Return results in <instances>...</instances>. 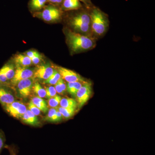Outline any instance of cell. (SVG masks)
I'll use <instances>...</instances> for the list:
<instances>
[{"mask_svg": "<svg viewBox=\"0 0 155 155\" xmlns=\"http://www.w3.org/2000/svg\"><path fill=\"white\" fill-rule=\"evenodd\" d=\"M63 17L68 25L67 28L76 33L93 37L90 17L85 6L76 11L64 12Z\"/></svg>", "mask_w": 155, "mask_h": 155, "instance_id": "6da1fadb", "label": "cell"}, {"mask_svg": "<svg viewBox=\"0 0 155 155\" xmlns=\"http://www.w3.org/2000/svg\"><path fill=\"white\" fill-rule=\"evenodd\" d=\"M66 43L72 54L88 51L96 46V39L76 33L67 28L64 29Z\"/></svg>", "mask_w": 155, "mask_h": 155, "instance_id": "7a4b0ae2", "label": "cell"}, {"mask_svg": "<svg viewBox=\"0 0 155 155\" xmlns=\"http://www.w3.org/2000/svg\"><path fill=\"white\" fill-rule=\"evenodd\" d=\"M91 19L92 35L96 39L102 37L107 31L110 25L108 16L94 5L88 9Z\"/></svg>", "mask_w": 155, "mask_h": 155, "instance_id": "3957f363", "label": "cell"}, {"mask_svg": "<svg viewBox=\"0 0 155 155\" xmlns=\"http://www.w3.org/2000/svg\"><path fill=\"white\" fill-rule=\"evenodd\" d=\"M64 13L61 7L49 4L45 6L41 11L33 14V16L45 22L54 23L62 20Z\"/></svg>", "mask_w": 155, "mask_h": 155, "instance_id": "277c9868", "label": "cell"}, {"mask_svg": "<svg viewBox=\"0 0 155 155\" xmlns=\"http://www.w3.org/2000/svg\"><path fill=\"white\" fill-rule=\"evenodd\" d=\"M91 93V84L85 81L78 90L75 97L79 107H82L88 101Z\"/></svg>", "mask_w": 155, "mask_h": 155, "instance_id": "5b68a950", "label": "cell"}, {"mask_svg": "<svg viewBox=\"0 0 155 155\" xmlns=\"http://www.w3.org/2000/svg\"><path fill=\"white\" fill-rule=\"evenodd\" d=\"M5 110L14 118H21L27 110L26 106L19 101H14L9 104L3 106Z\"/></svg>", "mask_w": 155, "mask_h": 155, "instance_id": "8992f818", "label": "cell"}, {"mask_svg": "<svg viewBox=\"0 0 155 155\" xmlns=\"http://www.w3.org/2000/svg\"><path fill=\"white\" fill-rule=\"evenodd\" d=\"M55 69L60 73L61 78L67 83L75 81H84L85 80L78 73L64 67L55 66Z\"/></svg>", "mask_w": 155, "mask_h": 155, "instance_id": "52a82bcc", "label": "cell"}, {"mask_svg": "<svg viewBox=\"0 0 155 155\" xmlns=\"http://www.w3.org/2000/svg\"><path fill=\"white\" fill-rule=\"evenodd\" d=\"M33 75L34 70L32 69H28L27 67H17L14 77L11 80V84L17 85L20 81L32 78Z\"/></svg>", "mask_w": 155, "mask_h": 155, "instance_id": "ba28073f", "label": "cell"}, {"mask_svg": "<svg viewBox=\"0 0 155 155\" xmlns=\"http://www.w3.org/2000/svg\"><path fill=\"white\" fill-rule=\"evenodd\" d=\"M33 84L32 78L23 79L17 84L18 92L21 96L26 98L30 95L32 91Z\"/></svg>", "mask_w": 155, "mask_h": 155, "instance_id": "9c48e42d", "label": "cell"}, {"mask_svg": "<svg viewBox=\"0 0 155 155\" xmlns=\"http://www.w3.org/2000/svg\"><path fill=\"white\" fill-rule=\"evenodd\" d=\"M54 68L49 65H40L34 71L33 76L39 79L46 80L54 72Z\"/></svg>", "mask_w": 155, "mask_h": 155, "instance_id": "30bf717a", "label": "cell"}, {"mask_svg": "<svg viewBox=\"0 0 155 155\" xmlns=\"http://www.w3.org/2000/svg\"><path fill=\"white\" fill-rule=\"evenodd\" d=\"M84 6L78 0H64L60 7L62 11L66 12L76 11Z\"/></svg>", "mask_w": 155, "mask_h": 155, "instance_id": "8fae6325", "label": "cell"}, {"mask_svg": "<svg viewBox=\"0 0 155 155\" xmlns=\"http://www.w3.org/2000/svg\"><path fill=\"white\" fill-rule=\"evenodd\" d=\"M15 101L14 95L11 92L5 87H0V103L2 106H5Z\"/></svg>", "mask_w": 155, "mask_h": 155, "instance_id": "7c38bea8", "label": "cell"}, {"mask_svg": "<svg viewBox=\"0 0 155 155\" xmlns=\"http://www.w3.org/2000/svg\"><path fill=\"white\" fill-rule=\"evenodd\" d=\"M48 0H29L28 3V8L31 13L34 14L41 11L46 4Z\"/></svg>", "mask_w": 155, "mask_h": 155, "instance_id": "4fadbf2b", "label": "cell"}, {"mask_svg": "<svg viewBox=\"0 0 155 155\" xmlns=\"http://www.w3.org/2000/svg\"><path fill=\"white\" fill-rule=\"evenodd\" d=\"M14 61L17 67H28L32 64L30 58L25 54H18L15 56Z\"/></svg>", "mask_w": 155, "mask_h": 155, "instance_id": "5bb4252c", "label": "cell"}, {"mask_svg": "<svg viewBox=\"0 0 155 155\" xmlns=\"http://www.w3.org/2000/svg\"><path fill=\"white\" fill-rule=\"evenodd\" d=\"M63 118L62 114L58 111L57 108H52L48 111L45 120L48 122H60Z\"/></svg>", "mask_w": 155, "mask_h": 155, "instance_id": "9a60e30c", "label": "cell"}, {"mask_svg": "<svg viewBox=\"0 0 155 155\" xmlns=\"http://www.w3.org/2000/svg\"><path fill=\"white\" fill-rule=\"evenodd\" d=\"M21 119L24 123L28 125L35 126L39 124L38 119L37 116L28 110H27L26 112L21 117Z\"/></svg>", "mask_w": 155, "mask_h": 155, "instance_id": "2e32d148", "label": "cell"}, {"mask_svg": "<svg viewBox=\"0 0 155 155\" xmlns=\"http://www.w3.org/2000/svg\"><path fill=\"white\" fill-rule=\"evenodd\" d=\"M84 81H75L67 84V91L72 96L75 97L78 90L82 86Z\"/></svg>", "mask_w": 155, "mask_h": 155, "instance_id": "e0dca14e", "label": "cell"}, {"mask_svg": "<svg viewBox=\"0 0 155 155\" xmlns=\"http://www.w3.org/2000/svg\"><path fill=\"white\" fill-rule=\"evenodd\" d=\"M31 101L43 113H46L48 111L47 103L42 98L38 96L35 97Z\"/></svg>", "mask_w": 155, "mask_h": 155, "instance_id": "ac0fdd59", "label": "cell"}, {"mask_svg": "<svg viewBox=\"0 0 155 155\" xmlns=\"http://www.w3.org/2000/svg\"><path fill=\"white\" fill-rule=\"evenodd\" d=\"M0 69L5 75L8 80L11 81L14 77L15 70L14 66L12 64L8 63L5 64Z\"/></svg>", "mask_w": 155, "mask_h": 155, "instance_id": "d6986e66", "label": "cell"}, {"mask_svg": "<svg viewBox=\"0 0 155 155\" xmlns=\"http://www.w3.org/2000/svg\"><path fill=\"white\" fill-rule=\"evenodd\" d=\"M60 107L65 108H72L76 109L78 104L76 100L71 98H63L61 99Z\"/></svg>", "mask_w": 155, "mask_h": 155, "instance_id": "ffe728a7", "label": "cell"}, {"mask_svg": "<svg viewBox=\"0 0 155 155\" xmlns=\"http://www.w3.org/2000/svg\"><path fill=\"white\" fill-rule=\"evenodd\" d=\"M32 90L40 97L42 98L46 97L45 89L43 88L41 84L38 82L34 83Z\"/></svg>", "mask_w": 155, "mask_h": 155, "instance_id": "44dd1931", "label": "cell"}, {"mask_svg": "<svg viewBox=\"0 0 155 155\" xmlns=\"http://www.w3.org/2000/svg\"><path fill=\"white\" fill-rule=\"evenodd\" d=\"M61 78V76L60 73L56 69H54L53 74L48 78L45 80L44 82L50 85H54Z\"/></svg>", "mask_w": 155, "mask_h": 155, "instance_id": "7402d4cb", "label": "cell"}, {"mask_svg": "<svg viewBox=\"0 0 155 155\" xmlns=\"http://www.w3.org/2000/svg\"><path fill=\"white\" fill-rule=\"evenodd\" d=\"M58 111L62 114L63 117L65 119H69L72 117L75 114L76 109L72 108H65L62 107L58 108Z\"/></svg>", "mask_w": 155, "mask_h": 155, "instance_id": "603a6c76", "label": "cell"}, {"mask_svg": "<svg viewBox=\"0 0 155 155\" xmlns=\"http://www.w3.org/2000/svg\"><path fill=\"white\" fill-rule=\"evenodd\" d=\"M62 99L61 96L56 94L54 96L50 98L48 101L49 106L52 108H57L60 105Z\"/></svg>", "mask_w": 155, "mask_h": 155, "instance_id": "cb8c5ba5", "label": "cell"}, {"mask_svg": "<svg viewBox=\"0 0 155 155\" xmlns=\"http://www.w3.org/2000/svg\"><path fill=\"white\" fill-rule=\"evenodd\" d=\"M45 89L46 92V97L48 98L54 96L57 94V91L54 88V87L52 85L45 87Z\"/></svg>", "mask_w": 155, "mask_h": 155, "instance_id": "d4e9b609", "label": "cell"}, {"mask_svg": "<svg viewBox=\"0 0 155 155\" xmlns=\"http://www.w3.org/2000/svg\"><path fill=\"white\" fill-rule=\"evenodd\" d=\"M28 110L32 112L35 116H39L41 114V111L31 101L29 102L28 104Z\"/></svg>", "mask_w": 155, "mask_h": 155, "instance_id": "484cf974", "label": "cell"}, {"mask_svg": "<svg viewBox=\"0 0 155 155\" xmlns=\"http://www.w3.org/2000/svg\"><path fill=\"white\" fill-rule=\"evenodd\" d=\"M5 137L2 130H0V154L5 146Z\"/></svg>", "mask_w": 155, "mask_h": 155, "instance_id": "4316f807", "label": "cell"}, {"mask_svg": "<svg viewBox=\"0 0 155 155\" xmlns=\"http://www.w3.org/2000/svg\"><path fill=\"white\" fill-rule=\"evenodd\" d=\"M8 81L5 75L0 69V82L3 84V86H6L9 84Z\"/></svg>", "mask_w": 155, "mask_h": 155, "instance_id": "83f0119b", "label": "cell"}, {"mask_svg": "<svg viewBox=\"0 0 155 155\" xmlns=\"http://www.w3.org/2000/svg\"><path fill=\"white\" fill-rule=\"evenodd\" d=\"M5 148L8 150L10 155H17V150L16 148L14 146H5Z\"/></svg>", "mask_w": 155, "mask_h": 155, "instance_id": "f1b7e54d", "label": "cell"}, {"mask_svg": "<svg viewBox=\"0 0 155 155\" xmlns=\"http://www.w3.org/2000/svg\"><path fill=\"white\" fill-rule=\"evenodd\" d=\"M32 64L35 65H37L40 63L41 60V56L40 54L39 53L38 54L36 55V56H34L33 58L31 59Z\"/></svg>", "mask_w": 155, "mask_h": 155, "instance_id": "f546056e", "label": "cell"}, {"mask_svg": "<svg viewBox=\"0 0 155 155\" xmlns=\"http://www.w3.org/2000/svg\"><path fill=\"white\" fill-rule=\"evenodd\" d=\"M81 2L83 3L84 5L85 6V8L89 9L93 7L94 5L92 3L91 0H78Z\"/></svg>", "mask_w": 155, "mask_h": 155, "instance_id": "4dcf8cb0", "label": "cell"}, {"mask_svg": "<svg viewBox=\"0 0 155 155\" xmlns=\"http://www.w3.org/2000/svg\"><path fill=\"white\" fill-rule=\"evenodd\" d=\"M58 83L59 84V85H60L61 88H62V90L64 91V92L66 93V91H67V83H66V81H65L63 80L62 78L60 79L58 81Z\"/></svg>", "mask_w": 155, "mask_h": 155, "instance_id": "1f68e13d", "label": "cell"}, {"mask_svg": "<svg viewBox=\"0 0 155 155\" xmlns=\"http://www.w3.org/2000/svg\"><path fill=\"white\" fill-rule=\"evenodd\" d=\"M64 0H48V3L54 5L61 7Z\"/></svg>", "mask_w": 155, "mask_h": 155, "instance_id": "d6a6232c", "label": "cell"}, {"mask_svg": "<svg viewBox=\"0 0 155 155\" xmlns=\"http://www.w3.org/2000/svg\"><path fill=\"white\" fill-rule=\"evenodd\" d=\"M39 53L38 51H28L26 52L25 53V55L28 56L30 58V59L31 58H33L34 56H36V55L38 54Z\"/></svg>", "mask_w": 155, "mask_h": 155, "instance_id": "836d02e7", "label": "cell"}, {"mask_svg": "<svg viewBox=\"0 0 155 155\" xmlns=\"http://www.w3.org/2000/svg\"><path fill=\"white\" fill-rule=\"evenodd\" d=\"M54 87V88L55 89L57 93H58V94L62 95L65 94V93L62 90V88H61V86L59 85L58 82H57V83L55 84Z\"/></svg>", "mask_w": 155, "mask_h": 155, "instance_id": "e575fe53", "label": "cell"}, {"mask_svg": "<svg viewBox=\"0 0 155 155\" xmlns=\"http://www.w3.org/2000/svg\"><path fill=\"white\" fill-rule=\"evenodd\" d=\"M3 84H2V83H1V82H0V87H1V86H3Z\"/></svg>", "mask_w": 155, "mask_h": 155, "instance_id": "d590c367", "label": "cell"}]
</instances>
